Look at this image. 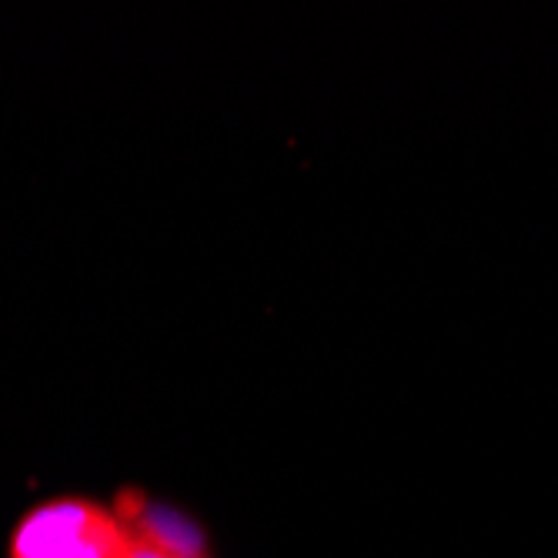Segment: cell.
Instances as JSON below:
<instances>
[{"label": "cell", "instance_id": "1", "mask_svg": "<svg viewBox=\"0 0 558 558\" xmlns=\"http://www.w3.org/2000/svg\"><path fill=\"white\" fill-rule=\"evenodd\" d=\"M11 558H128V529L84 498L44 501L17 525Z\"/></svg>", "mask_w": 558, "mask_h": 558}, {"label": "cell", "instance_id": "2", "mask_svg": "<svg viewBox=\"0 0 558 558\" xmlns=\"http://www.w3.org/2000/svg\"><path fill=\"white\" fill-rule=\"evenodd\" d=\"M128 558H184V555H174V551H168V548H161L155 542H144V538L128 532Z\"/></svg>", "mask_w": 558, "mask_h": 558}]
</instances>
